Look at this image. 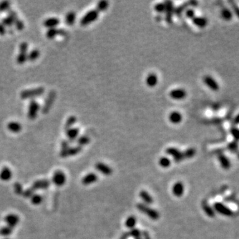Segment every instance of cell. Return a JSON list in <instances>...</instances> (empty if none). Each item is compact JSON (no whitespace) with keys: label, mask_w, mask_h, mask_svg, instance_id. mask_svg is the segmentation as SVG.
I'll return each instance as SVG.
<instances>
[{"label":"cell","mask_w":239,"mask_h":239,"mask_svg":"<svg viewBox=\"0 0 239 239\" xmlns=\"http://www.w3.org/2000/svg\"><path fill=\"white\" fill-rule=\"evenodd\" d=\"M45 93V88L43 87H37L34 88H31L27 90H24L20 93V98L23 100L32 99L37 97H39L43 94Z\"/></svg>","instance_id":"6da1fadb"},{"label":"cell","mask_w":239,"mask_h":239,"mask_svg":"<svg viewBox=\"0 0 239 239\" xmlns=\"http://www.w3.org/2000/svg\"><path fill=\"white\" fill-rule=\"evenodd\" d=\"M138 209L142 212V213L146 214L149 218H150L152 220H156L159 218V213L155 210L149 207L148 205L144 203H138L137 205Z\"/></svg>","instance_id":"7a4b0ae2"},{"label":"cell","mask_w":239,"mask_h":239,"mask_svg":"<svg viewBox=\"0 0 239 239\" xmlns=\"http://www.w3.org/2000/svg\"><path fill=\"white\" fill-rule=\"evenodd\" d=\"M51 181L55 186L62 187L66 182V174L61 170L55 171L52 175Z\"/></svg>","instance_id":"3957f363"},{"label":"cell","mask_w":239,"mask_h":239,"mask_svg":"<svg viewBox=\"0 0 239 239\" xmlns=\"http://www.w3.org/2000/svg\"><path fill=\"white\" fill-rule=\"evenodd\" d=\"M56 97H57V93L54 90H51L50 93H48L45 100L43 106L42 110H41L43 114H45L49 112V110H51L53 105L54 104L55 99H56Z\"/></svg>","instance_id":"277c9868"},{"label":"cell","mask_w":239,"mask_h":239,"mask_svg":"<svg viewBox=\"0 0 239 239\" xmlns=\"http://www.w3.org/2000/svg\"><path fill=\"white\" fill-rule=\"evenodd\" d=\"M99 12L96 9L89 11L87 14H85L81 20V25L83 26H87L88 24L96 21L99 17Z\"/></svg>","instance_id":"5b68a950"},{"label":"cell","mask_w":239,"mask_h":239,"mask_svg":"<svg viewBox=\"0 0 239 239\" xmlns=\"http://www.w3.org/2000/svg\"><path fill=\"white\" fill-rule=\"evenodd\" d=\"M213 209L214 211H217L219 214H222V215L226 216V217H230L233 215V211H232L230 208H229L227 206H226L222 203L220 202H217L213 205Z\"/></svg>","instance_id":"8992f818"},{"label":"cell","mask_w":239,"mask_h":239,"mask_svg":"<svg viewBox=\"0 0 239 239\" xmlns=\"http://www.w3.org/2000/svg\"><path fill=\"white\" fill-rule=\"evenodd\" d=\"M4 221L6 225L14 229L19 225L20 222V218L17 214L9 213L4 217Z\"/></svg>","instance_id":"52a82bcc"},{"label":"cell","mask_w":239,"mask_h":239,"mask_svg":"<svg viewBox=\"0 0 239 239\" xmlns=\"http://www.w3.org/2000/svg\"><path fill=\"white\" fill-rule=\"evenodd\" d=\"M39 109L40 105L37 102H36L35 100H31L28 108V118L30 120H35L37 116Z\"/></svg>","instance_id":"ba28073f"},{"label":"cell","mask_w":239,"mask_h":239,"mask_svg":"<svg viewBox=\"0 0 239 239\" xmlns=\"http://www.w3.org/2000/svg\"><path fill=\"white\" fill-rule=\"evenodd\" d=\"M164 3L165 5V21L170 24L172 23V17L174 14V3L171 1H165Z\"/></svg>","instance_id":"9c48e42d"},{"label":"cell","mask_w":239,"mask_h":239,"mask_svg":"<svg viewBox=\"0 0 239 239\" xmlns=\"http://www.w3.org/2000/svg\"><path fill=\"white\" fill-rule=\"evenodd\" d=\"M167 154L169 156H172L174 158V160L175 162L179 163L183 160L184 159V156H183V153L179 151L177 148H168L166 150Z\"/></svg>","instance_id":"30bf717a"},{"label":"cell","mask_w":239,"mask_h":239,"mask_svg":"<svg viewBox=\"0 0 239 239\" xmlns=\"http://www.w3.org/2000/svg\"><path fill=\"white\" fill-rule=\"evenodd\" d=\"M82 151V147L77 146V147H72V148H67L66 149L62 150L60 153V156L62 157H67L70 156H75Z\"/></svg>","instance_id":"8fae6325"},{"label":"cell","mask_w":239,"mask_h":239,"mask_svg":"<svg viewBox=\"0 0 239 239\" xmlns=\"http://www.w3.org/2000/svg\"><path fill=\"white\" fill-rule=\"evenodd\" d=\"M66 31L63 29H57V28H51L48 29L46 33V36L48 39H53L57 35L65 36L66 35Z\"/></svg>","instance_id":"7c38bea8"},{"label":"cell","mask_w":239,"mask_h":239,"mask_svg":"<svg viewBox=\"0 0 239 239\" xmlns=\"http://www.w3.org/2000/svg\"><path fill=\"white\" fill-rule=\"evenodd\" d=\"M169 96L171 99L175 100H182L187 96L186 91L183 88L174 89L170 92Z\"/></svg>","instance_id":"4fadbf2b"},{"label":"cell","mask_w":239,"mask_h":239,"mask_svg":"<svg viewBox=\"0 0 239 239\" xmlns=\"http://www.w3.org/2000/svg\"><path fill=\"white\" fill-rule=\"evenodd\" d=\"M205 84L213 91H218L219 90V85L218 83L211 76H205L203 78Z\"/></svg>","instance_id":"5bb4252c"},{"label":"cell","mask_w":239,"mask_h":239,"mask_svg":"<svg viewBox=\"0 0 239 239\" xmlns=\"http://www.w3.org/2000/svg\"><path fill=\"white\" fill-rule=\"evenodd\" d=\"M95 168L97 169L98 171H99L100 173L107 176L112 174V169L110 168L108 165L104 163H97L95 165Z\"/></svg>","instance_id":"9a60e30c"},{"label":"cell","mask_w":239,"mask_h":239,"mask_svg":"<svg viewBox=\"0 0 239 239\" xmlns=\"http://www.w3.org/2000/svg\"><path fill=\"white\" fill-rule=\"evenodd\" d=\"M13 177V172L8 167L3 168L0 171V179L3 181H9Z\"/></svg>","instance_id":"2e32d148"},{"label":"cell","mask_w":239,"mask_h":239,"mask_svg":"<svg viewBox=\"0 0 239 239\" xmlns=\"http://www.w3.org/2000/svg\"><path fill=\"white\" fill-rule=\"evenodd\" d=\"M98 180V176L94 173H89L84 176L82 183L84 185H88L95 183Z\"/></svg>","instance_id":"e0dca14e"},{"label":"cell","mask_w":239,"mask_h":239,"mask_svg":"<svg viewBox=\"0 0 239 239\" xmlns=\"http://www.w3.org/2000/svg\"><path fill=\"white\" fill-rule=\"evenodd\" d=\"M173 194L176 197H181L184 193V185L181 182H177L173 186L172 188Z\"/></svg>","instance_id":"ac0fdd59"},{"label":"cell","mask_w":239,"mask_h":239,"mask_svg":"<svg viewBox=\"0 0 239 239\" xmlns=\"http://www.w3.org/2000/svg\"><path fill=\"white\" fill-rule=\"evenodd\" d=\"M60 23V20L57 17H50L45 20L43 22V25L45 27L48 29L56 28V27Z\"/></svg>","instance_id":"d6986e66"},{"label":"cell","mask_w":239,"mask_h":239,"mask_svg":"<svg viewBox=\"0 0 239 239\" xmlns=\"http://www.w3.org/2000/svg\"><path fill=\"white\" fill-rule=\"evenodd\" d=\"M218 159L220 164V166H221L224 169H229L230 168V165H231L230 161L225 155L223 154H220L218 156Z\"/></svg>","instance_id":"ffe728a7"},{"label":"cell","mask_w":239,"mask_h":239,"mask_svg":"<svg viewBox=\"0 0 239 239\" xmlns=\"http://www.w3.org/2000/svg\"><path fill=\"white\" fill-rule=\"evenodd\" d=\"M158 82L157 77L154 73H150V75H148L145 80L146 84L149 87H154L157 85Z\"/></svg>","instance_id":"44dd1931"},{"label":"cell","mask_w":239,"mask_h":239,"mask_svg":"<svg viewBox=\"0 0 239 239\" xmlns=\"http://www.w3.org/2000/svg\"><path fill=\"white\" fill-rule=\"evenodd\" d=\"M79 130L77 128H71L66 131V136L70 141H74L78 136Z\"/></svg>","instance_id":"7402d4cb"},{"label":"cell","mask_w":239,"mask_h":239,"mask_svg":"<svg viewBox=\"0 0 239 239\" xmlns=\"http://www.w3.org/2000/svg\"><path fill=\"white\" fill-rule=\"evenodd\" d=\"M169 120L172 124H179L182 120V115L178 112H173L169 114Z\"/></svg>","instance_id":"603a6c76"},{"label":"cell","mask_w":239,"mask_h":239,"mask_svg":"<svg viewBox=\"0 0 239 239\" xmlns=\"http://www.w3.org/2000/svg\"><path fill=\"white\" fill-rule=\"evenodd\" d=\"M193 23L196 26H197L200 28H204L207 26L208 21L205 17H195L193 19Z\"/></svg>","instance_id":"cb8c5ba5"},{"label":"cell","mask_w":239,"mask_h":239,"mask_svg":"<svg viewBox=\"0 0 239 239\" xmlns=\"http://www.w3.org/2000/svg\"><path fill=\"white\" fill-rule=\"evenodd\" d=\"M8 129L13 133H18L21 130V125L17 122H11L7 126Z\"/></svg>","instance_id":"d4e9b609"},{"label":"cell","mask_w":239,"mask_h":239,"mask_svg":"<svg viewBox=\"0 0 239 239\" xmlns=\"http://www.w3.org/2000/svg\"><path fill=\"white\" fill-rule=\"evenodd\" d=\"M139 196L140 198L142 199L143 201H144V203L147 205H151L153 203V199L151 197V196L146 191H142L139 193Z\"/></svg>","instance_id":"484cf974"},{"label":"cell","mask_w":239,"mask_h":239,"mask_svg":"<svg viewBox=\"0 0 239 239\" xmlns=\"http://www.w3.org/2000/svg\"><path fill=\"white\" fill-rule=\"evenodd\" d=\"M13 229L10 228L9 226L5 225L0 228V236L3 238H8L13 233Z\"/></svg>","instance_id":"4316f807"},{"label":"cell","mask_w":239,"mask_h":239,"mask_svg":"<svg viewBox=\"0 0 239 239\" xmlns=\"http://www.w3.org/2000/svg\"><path fill=\"white\" fill-rule=\"evenodd\" d=\"M31 203L34 205H39L43 203V197L40 194H32L30 197Z\"/></svg>","instance_id":"83f0119b"},{"label":"cell","mask_w":239,"mask_h":239,"mask_svg":"<svg viewBox=\"0 0 239 239\" xmlns=\"http://www.w3.org/2000/svg\"><path fill=\"white\" fill-rule=\"evenodd\" d=\"M76 20V14L74 11H70L66 14L65 22L68 26H72Z\"/></svg>","instance_id":"f1b7e54d"},{"label":"cell","mask_w":239,"mask_h":239,"mask_svg":"<svg viewBox=\"0 0 239 239\" xmlns=\"http://www.w3.org/2000/svg\"><path fill=\"white\" fill-rule=\"evenodd\" d=\"M203 209L207 216L209 217H214L215 216V211L213 208H212L209 204L206 203L205 202L203 203Z\"/></svg>","instance_id":"f546056e"},{"label":"cell","mask_w":239,"mask_h":239,"mask_svg":"<svg viewBox=\"0 0 239 239\" xmlns=\"http://www.w3.org/2000/svg\"><path fill=\"white\" fill-rule=\"evenodd\" d=\"M189 6H190V3H189V2H185V3H183V4L180 5L179 6H178V7L176 8L175 9H174V13L175 14V15L177 16H180L181 15V14H183V12Z\"/></svg>","instance_id":"4dcf8cb0"},{"label":"cell","mask_w":239,"mask_h":239,"mask_svg":"<svg viewBox=\"0 0 239 239\" xmlns=\"http://www.w3.org/2000/svg\"><path fill=\"white\" fill-rule=\"evenodd\" d=\"M220 14H221L223 19L226 21H230L233 17V14H232V11L227 8L223 9L221 12H220Z\"/></svg>","instance_id":"1f68e13d"},{"label":"cell","mask_w":239,"mask_h":239,"mask_svg":"<svg viewBox=\"0 0 239 239\" xmlns=\"http://www.w3.org/2000/svg\"><path fill=\"white\" fill-rule=\"evenodd\" d=\"M40 56V51L38 49H33L29 53L27 54V60L30 61H34L37 59Z\"/></svg>","instance_id":"d6a6232c"},{"label":"cell","mask_w":239,"mask_h":239,"mask_svg":"<svg viewBox=\"0 0 239 239\" xmlns=\"http://www.w3.org/2000/svg\"><path fill=\"white\" fill-rule=\"evenodd\" d=\"M77 117L75 116H71L70 117L67 119L65 125V129L66 131L67 130L70 129V128H72V126L74 125L76 122H77Z\"/></svg>","instance_id":"836d02e7"},{"label":"cell","mask_w":239,"mask_h":239,"mask_svg":"<svg viewBox=\"0 0 239 239\" xmlns=\"http://www.w3.org/2000/svg\"><path fill=\"white\" fill-rule=\"evenodd\" d=\"M77 142L78 146L82 147L83 145L88 144L89 142H90V139L89 137L87 136H80L78 138H77Z\"/></svg>","instance_id":"e575fe53"},{"label":"cell","mask_w":239,"mask_h":239,"mask_svg":"<svg viewBox=\"0 0 239 239\" xmlns=\"http://www.w3.org/2000/svg\"><path fill=\"white\" fill-rule=\"evenodd\" d=\"M136 224V219L134 216H130L128 217L126 219V223H125L126 227H128V229H132L134 227Z\"/></svg>","instance_id":"d590c367"},{"label":"cell","mask_w":239,"mask_h":239,"mask_svg":"<svg viewBox=\"0 0 239 239\" xmlns=\"http://www.w3.org/2000/svg\"><path fill=\"white\" fill-rule=\"evenodd\" d=\"M49 185V183H48L47 180H40L39 181H37L34 183V187L36 189H45Z\"/></svg>","instance_id":"8d00e7d4"},{"label":"cell","mask_w":239,"mask_h":239,"mask_svg":"<svg viewBox=\"0 0 239 239\" xmlns=\"http://www.w3.org/2000/svg\"><path fill=\"white\" fill-rule=\"evenodd\" d=\"M183 156H184V158L190 159L195 156L196 150H195V148H190L186 150L184 152H183Z\"/></svg>","instance_id":"74e56055"},{"label":"cell","mask_w":239,"mask_h":239,"mask_svg":"<svg viewBox=\"0 0 239 239\" xmlns=\"http://www.w3.org/2000/svg\"><path fill=\"white\" fill-rule=\"evenodd\" d=\"M159 165H160V166H162V168H166L170 166L171 160L167 157H162L160 158V159H159Z\"/></svg>","instance_id":"f35d334b"},{"label":"cell","mask_w":239,"mask_h":239,"mask_svg":"<svg viewBox=\"0 0 239 239\" xmlns=\"http://www.w3.org/2000/svg\"><path fill=\"white\" fill-rule=\"evenodd\" d=\"M108 7V2L107 1H100L97 4V7H96V10L100 12V11H103L106 10Z\"/></svg>","instance_id":"ab89813d"},{"label":"cell","mask_w":239,"mask_h":239,"mask_svg":"<svg viewBox=\"0 0 239 239\" xmlns=\"http://www.w3.org/2000/svg\"><path fill=\"white\" fill-rule=\"evenodd\" d=\"M227 149L232 153H236L238 150V144L236 141H232L227 145Z\"/></svg>","instance_id":"60d3db41"},{"label":"cell","mask_w":239,"mask_h":239,"mask_svg":"<svg viewBox=\"0 0 239 239\" xmlns=\"http://www.w3.org/2000/svg\"><path fill=\"white\" fill-rule=\"evenodd\" d=\"M27 60V53H20L17 57V62L18 64L23 65Z\"/></svg>","instance_id":"b9f144b4"},{"label":"cell","mask_w":239,"mask_h":239,"mask_svg":"<svg viewBox=\"0 0 239 239\" xmlns=\"http://www.w3.org/2000/svg\"><path fill=\"white\" fill-rule=\"evenodd\" d=\"M2 23L5 27H11L12 26L14 25V21L13 19H12V18H11L8 15L7 17H4L3 19L2 20Z\"/></svg>","instance_id":"7bdbcfd3"},{"label":"cell","mask_w":239,"mask_h":239,"mask_svg":"<svg viewBox=\"0 0 239 239\" xmlns=\"http://www.w3.org/2000/svg\"><path fill=\"white\" fill-rule=\"evenodd\" d=\"M10 9V2L9 1H3L0 2V12L8 11Z\"/></svg>","instance_id":"ee69618b"},{"label":"cell","mask_w":239,"mask_h":239,"mask_svg":"<svg viewBox=\"0 0 239 239\" xmlns=\"http://www.w3.org/2000/svg\"><path fill=\"white\" fill-rule=\"evenodd\" d=\"M155 10L159 14H163L165 13V5L164 3H157L155 7Z\"/></svg>","instance_id":"f6af8a7d"},{"label":"cell","mask_w":239,"mask_h":239,"mask_svg":"<svg viewBox=\"0 0 239 239\" xmlns=\"http://www.w3.org/2000/svg\"><path fill=\"white\" fill-rule=\"evenodd\" d=\"M129 235H130V236L134 237L135 239H137V238H140L141 235H142V232H141L140 230L138 229H132L129 232Z\"/></svg>","instance_id":"bcb514c9"},{"label":"cell","mask_w":239,"mask_h":239,"mask_svg":"<svg viewBox=\"0 0 239 239\" xmlns=\"http://www.w3.org/2000/svg\"><path fill=\"white\" fill-rule=\"evenodd\" d=\"M230 134L233 137L235 141L238 142L239 141V129L237 128H232L230 130Z\"/></svg>","instance_id":"7dc6e473"},{"label":"cell","mask_w":239,"mask_h":239,"mask_svg":"<svg viewBox=\"0 0 239 239\" xmlns=\"http://www.w3.org/2000/svg\"><path fill=\"white\" fill-rule=\"evenodd\" d=\"M14 25L15 26V28L19 31L23 30L24 29V27H25V25H24V23L23 22V21L20 20V19H17L14 22Z\"/></svg>","instance_id":"c3c4849f"},{"label":"cell","mask_w":239,"mask_h":239,"mask_svg":"<svg viewBox=\"0 0 239 239\" xmlns=\"http://www.w3.org/2000/svg\"><path fill=\"white\" fill-rule=\"evenodd\" d=\"M28 51V44L26 42H23L20 45V53H27Z\"/></svg>","instance_id":"681fc988"},{"label":"cell","mask_w":239,"mask_h":239,"mask_svg":"<svg viewBox=\"0 0 239 239\" xmlns=\"http://www.w3.org/2000/svg\"><path fill=\"white\" fill-rule=\"evenodd\" d=\"M231 4V7L232 8V9H233L234 12L235 13L236 15L237 16V17L239 19V6L234 2H229Z\"/></svg>","instance_id":"f907efd6"},{"label":"cell","mask_w":239,"mask_h":239,"mask_svg":"<svg viewBox=\"0 0 239 239\" xmlns=\"http://www.w3.org/2000/svg\"><path fill=\"white\" fill-rule=\"evenodd\" d=\"M185 15L188 18H189V19H192V20L195 17V11L193 9H187L185 11Z\"/></svg>","instance_id":"816d5d0a"},{"label":"cell","mask_w":239,"mask_h":239,"mask_svg":"<svg viewBox=\"0 0 239 239\" xmlns=\"http://www.w3.org/2000/svg\"><path fill=\"white\" fill-rule=\"evenodd\" d=\"M8 16H9L11 18H12V19L14 20V22H15L17 19H19V18H18V17H17V13H16V12H15V11H14V10L9 9V10L8 11Z\"/></svg>","instance_id":"f5cc1de1"},{"label":"cell","mask_w":239,"mask_h":239,"mask_svg":"<svg viewBox=\"0 0 239 239\" xmlns=\"http://www.w3.org/2000/svg\"><path fill=\"white\" fill-rule=\"evenodd\" d=\"M6 32H7L6 27L3 26L2 23H0V35H4L6 33Z\"/></svg>","instance_id":"db71d44e"},{"label":"cell","mask_w":239,"mask_h":239,"mask_svg":"<svg viewBox=\"0 0 239 239\" xmlns=\"http://www.w3.org/2000/svg\"><path fill=\"white\" fill-rule=\"evenodd\" d=\"M142 235L144 239H151L148 232H147L146 231H144L143 232H142Z\"/></svg>","instance_id":"11a10c76"},{"label":"cell","mask_w":239,"mask_h":239,"mask_svg":"<svg viewBox=\"0 0 239 239\" xmlns=\"http://www.w3.org/2000/svg\"><path fill=\"white\" fill-rule=\"evenodd\" d=\"M234 123L235 124H239V114L235 118V119H234Z\"/></svg>","instance_id":"9f6ffc18"},{"label":"cell","mask_w":239,"mask_h":239,"mask_svg":"<svg viewBox=\"0 0 239 239\" xmlns=\"http://www.w3.org/2000/svg\"><path fill=\"white\" fill-rule=\"evenodd\" d=\"M237 157L239 159V152L237 154Z\"/></svg>","instance_id":"6f0895ef"},{"label":"cell","mask_w":239,"mask_h":239,"mask_svg":"<svg viewBox=\"0 0 239 239\" xmlns=\"http://www.w3.org/2000/svg\"><path fill=\"white\" fill-rule=\"evenodd\" d=\"M3 239H9V238H3Z\"/></svg>","instance_id":"680465c9"},{"label":"cell","mask_w":239,"mask_h":239,"mask_svg":"<svg viewBox=\"0 0 239 239\" xmlns=\"http://www.w3.org/2000/svg\"><path fill=\"white\" fill-rule=\"evenodd\" d=\"M137 239H141V238H137Z\"/></svg>","instance_id":"91938a15"}]
</instances>
